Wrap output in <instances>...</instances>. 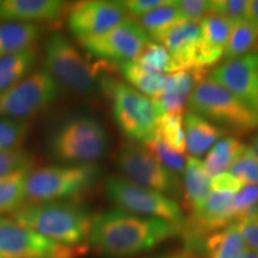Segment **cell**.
<instances>
[{
  "mask_svg": "<svg viewBox=\"0 0 258 258\" xmlns=\"http://www.w3.org/2000/svg\"><path fill=\"white\" fill-rule=\"evenodd\" d=\"M180 232L171 222L117 208L93 217L89 244L104 257L124 258L152 250Z\"/></svg>",
  "mask_w": 258,
  "mask_h": 258,
  "instance_id": "obj_1",
  "label": "cell"
},
{
  "mask_svg": "<svg viewBox=\"0 0 258 258\" xmlns=\"http://www.w3.org/2000/svg\"><path fill=\"white\" fill-rule=\"evenodd\" d=\"M11 219L48 239L71 246L88 245L93 221L88 207L74 200L25 202Z\"/></svg>",
  "mask_w": 258,
  "mask_h": 258,
  "instance_id": "obj_2",
  "label": "cell"
},
{
  "mask_svg": "<svg viewBox=\"0 0 258 258\" xmlns=\"http://www.w3.org/2000/svg\"><path fill=\"white\" fill-rule=\"evenodd\" d=\"M43 70L59 84L61 90L73 95L95 96L101 88V73L110 72L112 67L91 63L63 34L49 35L43 44Z\"/></svg>",
  "mask_w": 258,
  "mask_h": 258,
  "instance_id": "obj_3",
  "label": "cell"
},
{
  "mask_svg": "<svg viewBox=\"0 0 258 258\" xmlns=\"http://www.w3.org/2000/svg\"><path fill=\"white\" fill-rule=\"evenodd\" d=\"M101 88L110 99L116 124L129 141L145 145L156 137L163 114L153 98L108 76L102 77Z\"/></svg>",
  "mask_w": 258,
  "mask_h": 258,
  "instance_id": "obj_4",
  "label": "cell"
},
{
  "mask_svg": "<svg viewBox=\"0 0 258 258\" xmlns=\"http://www.w3.org/2000/svg\"><path fill=\"white\" fill-rule=\"evenodd\" d=\"M109 133L98 118L73 116L57 125L48 141L54 159L72 165H95L109 150Z\"/></svg>",
  "mask_w": 258,
  "mask_h": 258,
  "instance_id": "obj_5",
  "label": "cell"
},
{
  "mask_svg": "<svg viewBox=\"0 0 258 258\" xmlns=\"http://www.w3.org/2000/svg\"><path fill=\"white\" fill-rule=\"evenodd\" d=\"M101 171L96 165H54L30 171L25 182V202L64 201L95 188Z\"/></svg>",
  "mask_w": 258,
  "mask_h": 258,
  "instance_id": "obj_6",
  "label": "cell"
},
{
  "mask_svg": "<svg viewBox=\"0 0 258 258\" xmlns=\"http://www.w3.org/2000/svg\"><path fill=\"white\" fill-rule=\"evenodd\" d=\"M188 106L190 111L214 124H220L226 132L246 134L258 129L257 112L211 78L203 79L196 85Z\"/></svg>",
  "mask_w": 258,
  "mask_h": 258,
  "instance_id": "obj_7",
  "label": "cell"
},
{
  "mask_svg": "<svg viewBox=\"0 0 258 258\" xmlns=\"http://www.w3.org/2000/svg\"><path fill=\"white\" fill-rule=\"evenodd\" d=\"M106 198L122 211L147 218H157L178 226L182 230L185 218L178 203L156 190L131 182L125 177L111 176L105 180Z\"/></svg>",
  "mask_w": 258,
  "mask_h": 258,
  "instance_id": "obj_8",
  "label": "cell"
},
{
  "mask_svg": "<svg viewBox=\"0 0 258 258\" xmlns=\"http://www.w3.org/2000/svg\"><path fill=\"white\" fill-rule=\"evenodd\" d=\"M61 91L59 84L43 69L34 71L0 95V117L28 122L53 105Z\"/></svg>",
  "mask_w": 258,
  "mask_h": 258,
  "instance_id": "obj_9",
  "label": "cell"
},
{
  "mask_svg": "<svg viewBox=\"0 0 258 258\" xmlns=\"http://www.w3.org/2000/svg\"><path fill=\"white\" fill-rule=\"evenodd\" d=\"M88 249V245L50 240L14 219L0 217V258H82Z\"/></svg>",
  "mask_w": 258,
  "mask_h": 258,
  "instance_id": "obj_10",
  "label": "cell"
},
{
  "mask_svg": "<svg viewBox=\"0 0 258 258\" xmlns=\"http://www.w3.org/2000/svg\"><path fill=\"white\" fill-rule=\"evenodd\" d=\"M116 163L118 170L131 182L169 198H178L183 192L178 176L167 170L144 145L132 141L122 145Z\"/></svg>",
  "mask_w": 258,
  "mask_h": 258,
  "instance_id": "obj_11",
  "label": "cell"
},
{
  "mask_svg": "<svg viewBox=\"0 0 258 258\" xmlns=\"http://www.w3.org/2000/svg\"><path fill=\"white\" fill-rule=\"evenodd\" d=\"M79 42L93 56L105 62L120 64L134 61L152 40L138 21L127 18L104 35Z\"/></svg>",
  "mask_w": 258,
  "mask_h": 258,
  "instance_id": "obj_12",
  "label": "cell"
},
{
  "mask_svg": "<svg viewBox=\"0 0 258 258\" xmlns=\"http://www.w3.org/2000/svg\"><path fill=\"white\" fill-rule=\"evenodd\" d=\"M128 18L122 2L86 0L69 11V27L78 40L104 35Z\"/></svg>",
  "mask_w": 258,
  "mask_h": 258,
  "instance_id": "obj_13",
  "label": "cell"
},
{
  "mask_svg": "<svg viewBox=\"0 0 258 258\" xmlns=\"http://www.w3.org/2000/svg\"><path fill=\"white\" fill-rule=\"evenodd\" d=\"M211 79L258 114V51L225 61L213 71Z\"/></svg>",
  "mask_w": 258,
  "mask_h": 258,
  "instance_id": "obj_14",
  "label": "cell"
},
{
  "mask_svg": "<svg viewBox=\"0 0 258 258\" xmlns=\"http://www.w3.org/2000/svg\"><path fill=\"white\" fill-rule=\"evenodd\" d=\"M67 9L61 0H4L0 2V22L49 23L59 21Z\"/></svg>",
  "mask_w": 258,
  "mask_h": 258,
  "instance_id": "obj_15",
  "label": "cell"
},
{
  "mask_svg": "<svg viewBox=\"0 0 258 258\" xmlns=\"http://www.w3.org/2000/svg\"><path fill=\"white\" fill-rule=\"evenodd\" d=\"M206 74L207 70L178 71L169 74V83L165 92L157 98H153L161 114L183 112V109L188 104L196 85L206 79Z\"/></svg>",
  "mask_w": 258,
  "mask_h": 258,
  "instance_id": "obj_16",
  "label": "cell"
},
{
  "mask_svg": "<svg viewBox=\"0 0 258 258\" xmlns=\"http://www.w3.org/2000/svg\"><path fill=\"white\" fill-rule=\"evenodd\" d=\"M201 32L200 23L180 22L172 27L157 42L170 51L179 71L192 70V59Z\"/></svg>",
  "mask_w": 258,
  "mask_h": 258,
  "instance_id": "obj_17",
  "label": "cell"
},
{
  "mask_svg": "<svg viewBox=\"0 0 258 258\" xmlns=\"http://www.w3.org/2000/svg\"><path fill=\"white\" fill-rule=\"evenodd\" d=\"M184 133L186 152L190 157L198 158L214 146L226 131L202 116L188 111L184 115Z\"/></svg>",
  "mask_w": 258,
  "mask_h": 258,
  "instance_id": "obj_18",
  "label": "cell"
},
{
  "mask_svg": "<svg viewBox=\"0 0 258 258\" xmlns=\"http://www.w3.org/2000/svg\"><path fill=\"white\" fill-rule=\"evenodd\" d=\"M184 177H183V194L186 208L194 213L201 207L212 194L211 176L205 164L198 158L186 159Z\"/></svg>",
  "mask_w": 258,
  "mask_h": 258,
  "instance_id": "obj_19",
  "label": "cell"
},
{
  "mask_svg": "<svg viewBox=\"0 0 258 258\" xmlns=\"http://www.w3.org/2000/svg\"><path fill=\"white\" fill-rule=\"evenodd\" d=\"M42 28L22 22H0V57L36 46Z\"/></svg>",
  "mask_w": 258,
  "mask_h": 258,
  "instance_id": "obj_20",
  "label": "cell"
},
{
  "mask_svg": "<svg viewBox=\"0 0 258 258\" xmlns=\"http://www.w3.org/2000/svg\"><path fill=\"white\" fill-rule=\"evenodd\" d=\"M203 250L206 258H243L246 252V244L233 222L208 235Z\"/></svg>",
  "mask_w": 258,
  "mask_h": 258,
  "instance_id": "obj_21",
  "label": "cell"
},
{
  "mask_svg": "<svg viewBox=\"0 0 258 258\" xmlns=\"http://www.w3.org/2000/svg\"><path fill=\"white\" fill-rule=\"evenodd\" d=\"M38 57L37 47L0 57V95L25 78Z\"/></svg>",
  "mask_w": 258,
  "mask_h": 258,
  "instance_id": "obj_22",
  "label": "cell"
},
{
  "mask_svg": "<svg viewBox=\"0 0 258 258\" xmlns=\"http://www.w3.org/2000/svg\"><path fill=\"white\" fill-rule=\"evenodd\" d=\"M117 69L124 79L138 91L151 98H157L165 92L169 83V74L150 72L139 66L134 61L117 64Z\"/></svg>",
  "mask_w": 258,
  "mask_h": 258,
  "instance_id": "obj_23",
  "label": "cell"
},
{
  "mask_svg": "<svg viewBox=\"0 0 258 258\" xmlns=\"http://www.w3.org/2000/svg\"><path fill=\"white\" fill-rule=\"evenodd\" d=\"M245 148L246 146L237 138L227 137L219 140L203 161L208 175L213 178L221 173H226L237 158L244 152Z\"/></svg>",
  "mask_w": 258,
  "mask_h": 258,
  "instance_id": "obj_24",
  "label": "cell"
},
{
  "mask_svg": "<svg viewBox=\"0 0 258 258\" xmlns=\"http://www.w3.org/2000/svg\"><path fill=\"white\" fill-rule=\"evenodd\" d=\"M180 22L185 21L176 6V0H169L167 4L139 18L138 23L147 32L151 40L153 38L157 42L166 31H169L171 28Z\"/></svg>",
  "mask_w": 258,
  "mask_h": 258,
  "instance_id": "obj_25",
  "label": "cell"
},
{
  "mask_svg": "<svg viewBox=\"0 0 258 258\" xmlns=\"http://www.w3.org/2000/svg\"><path fill=\"white\" fill-rule=\"evenodd\" d=\"M253 51H258V34L256 29L250 21L235 24L225 48V61L239 59Z\"/></svg>",
  "mask_w": 258,
  "mask_h": 258,
  "instance_id": "obj_26",
  "label": "cell"
},
{
  "mask_svg": "<svg viewBox=\"0 0 258 258\" xmlns=\"http://www.w3.org/2000/svg\"><path fill=\"white\" fill-rule=\"evenodd\" d=\"M30 171H21L0 180V217L12 214L25 203V182Z\"/></svg>",
  "mask_w": 258,
  "mask_h": 258,
  "instance_id": "obj_27",
  "label": "cell"
},
{
  "mask_svg": "<svg viewBox=\"0 0 258 258\" xmlns=\"http://www.w3.org/2000/svg\"><path fill=\"white\" fill-rule=\"evenodd\" d=\"M134 62L154 73L171 74L179 71L170 51L158 42H150Z\"/></svg>",
  "mask_w": 258,
  "mask_h": 258,
  "instance_id": "obj_28",
  "label": "cell"
},
{
  "mask_svg": "<svg viewBox=\"0 0 258 258\" xmlns=\"http://www.w3.org/2000/svg\"><path fill=\"white\" fill-rule=\"evenodd\" d=\"M232 30H233V24L215 14H211L200 22L202 43L219 50L225 51Z\"/></svg>",
  "mask_w": 258,
  "mask_h": 258,
  "instance_id": "obj_29",
  "label": "cell"
},
{
  "mask_svg": "<svg viewBox=\"0 0 258 258\" xmlns=\"http://www.w3.org/2000/svg\"><path fill=\"white\" fill-rule=\"evenodd\" d=\"M157 135L173 151L184 154L186 146L183 112H167L161 116Z\"/></svg>",
  "mask_w": 258,
  "mask_h": 258,
  "instance_id": "obj_30",
  "label": "cell"
},
{
  "mask_svg": "<svg viewBox=\"0 0 258 258\" xmlns=\"http://www.w3.org/2000/svg\"><path fill=\"white\" fill-rule=\"evenodd\" d=\"M30 131V124L25 121L0 117V150H22Z\"/></svg>",
  "mask_w": 258,
  "mask_h": 258,
  "instance_id": "obj_31",
  "label": "cell"
},
{
  "mask_svg": "<svg viewBox=\"0 0 258 258\" xmlns=\"http://www.w3.org/2000/svg\"><path fill=\"white\" fill-rule=\"evenodd\" d=\"M144 146H146L147 150L171 172L177 176L184 172L186 164L184 154L176 152L172 148H170L158 135L151 141H148L147 144H145Z\"/></svg>",
  "mask_w": 258,
  "mask_h": 258,
  "instance_id": "obj_32",
  "label": "cell"
},
{
  "mask_svg": "<svg viewBox=\"0 0 258 258\" xmlns=\"http://www.w3.org/2000/svg\"><path fill=\"white\" fill-rule=\"evenodd\" d=\"M228 173L244 182L245 185H258V156L252 147L245 148L232 164Z\"/></svg>",
  "mask_w": 258,
  "mask_h": 258,
  "instance_id": "obj_33",
  "label": "cell"
},
{
  "mask_svg": "<svg viewBox=\"0 0 258 258\" xmlns=\"http://www.w3.org/2000/svg\"><path fill=\"white\" fill-rule=\"evenodd\" d=\"M32 158L23 150H0V180L16 175L24 170H31Z\"/></svg>",
  "mask_w": 258,
  "mask_h": 258,
  "instance_id": "obj_34",
  "label": "cell"
},
{
  "mask_svg": "<svg viewBox=\"0 0 258 258\" xmlns=\"http://www.w3.org/2000/svg\"><path fill=\"white\" fill-rule=\"evenodd\" d=\"M249 5L247 0H215L212 2V14L221 16L234 27L240 22L247 21Z\"/></svg>",
  "mask_w": 258,
  "mask_h": 258,
  "instance_id": "obj_35",
  "label": "cell"
},
{
  "mask_svg": "<svg viewBox=\"0 0 258 258\" xmlns=\"http://www.w3.org/2000/svg\"><path fill=\"white\" fill-rule=\"evenodd\" d=\"M176 6L185 22L200 23L212 14V2L209 0H176Z\"/></svg>",
  "mask_w": 258,
  "mask_h": 258,
  "instance_id": "obj_36",
  "label": "cell"
},
{
  "mask_svg": "<svg viewBox=\"0 0 258 258\" xmlns=\"http://www.w3.org/2000/svg\"><path fill=\"white\" fill-rule=\"evenodd\" d=\"M256 205H258V185H245L235 194L232 202L234 221L241 213Z\"/></svg>",
  "mask_w": 258,
  "mask_h": 258,
  "instance_id": "obj_37",
  "label": "cell"
},
{
  "mask_svg": "<svg viewBox=\"0 0 258 258\" xmlns=\"http://www.w3.org/2000/svg\"><path fill=\"white\" fill-rule=\"evenodd\" d=\"M167 3L169 0H125V2H122V4L128 15L140 18Z\"/></svg>",
  "mask_w": 258,
  "mask_h": 258,
  "instance_id": "obj_38",
  "label": "cell"
},
{
  "mask_svg": "<svg viewBox=\"0 0 258 258\" xmlns=\"http://www.w3.org/2000/svg\"><path fill=\"white\" fill-rule=\"evenodd\" d=\"M246 246L251 250H258V215L234 222Z\"/></svg>",
  "mask_w": 258,
  "mask_h": 258,
  "instance_id": "obj_39",
  "label": "cell"
},
{
  "mask_svg": "<svg viewBox=\"0 0 258 258\" xmlns=\"http://www.w3.org/2000/svg\"><path fill=\"white\" fill-rule=\"evenodd\" d=\"M212 191H227L237 194L245 186V183L240 179L235 178L230 173H221V175L213 177L211 180Z\"/></svg>",
  "mask_w": 258,
  "mask_h": 258,
  "instance_id": "obj_40",
  "label": "cell"
},
{
  "mask_svg": "<svg viewBox=\"0 0 258 258\" xmlns=\"http://www.w3.org/2000/svg\"><path fill=\"white\" fill-rule=\"evenodd\" d=\"M247 21L251 22L258 34V0H252L249 5V15H247Z\"/></svg>",
  "mask_w": 258,
  "mask_h": 258,
  "instance_id": "obj_41",
  "label": "cell"
},
{
  "mask_svg": "<svg viewBox=\"0 0 258 258\" xmlns=\"http://www.w3.org/2000/svg\"><path fill=\"white\" fill-rule=\"evenodd\" d=\"M159 258H194L191 253H177V254H171V256H165V257H159Z\"/></svg>",
  "mask_w": 258,
  "mask_h": 258,
  "instance_id": "obj_42",
  "label": "cell"
},
{
  "mask_svg": "<svg viewBox=\"0 0 258 258\" xmlns=\"http://www.w3.org/2000/svg\"><path fill=\"white\" fill-rule=\"evenodd\" d=\"M243 258H258V250H249L245 252Z\"/></svg>",
  "mask_w": 258,
  "mask_h": 258,
  "instance_id": "obj_43",
  "label": "cell"
},
{
  "mask_svg": "<svg viewBox=\"0 0 258 258\" xmlns=\"http://www.w3.org/2000/svg\"><path fill=\"white\" fill-rule=\"evenodd\" d=\"M252 150L254 151V153L258 156V134L253 138V140H252Z\"/></svg>",
  "mask_w": 258,
  "mask_h": 258,
  "instance_id": "obj_44",
  "label": "cell"
}]
</instances>
